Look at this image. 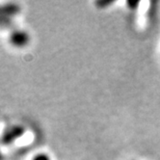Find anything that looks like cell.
<instances>
[{
	"instance_id": "1",
	"label": "cell",
	"mask_w": 160,
	"mask_h": 160,
	"mask_svg": "<svg viewBox=\"0 0 160 160\" xmlns=\"http://www.w3.org/2000/svg\"><path fill=\"white\" fill-rule=\"evenodd\" d=\"M20 12V7L17 3L0 4V28L8 29L13 26L14 18Z\"/></svg>"
},
{
	"instance_id": "2",
	"label": "cell",
	"mask_w": 160,
	"mask_h": 160,
	"mask_svg": "<svg viewBox=\"0 0 160 160\" xmlns=\"http://www.w3.org/2000/svg\"><path fill=\"white\" fill-rule=\"evenodd\" d=\"M25 133V128L19 124H13L9 125L6 128L0 137V142L5 146H9L14 144L17 140H18L20 137L23 136Z\"/></svg>"
},
{
	"instance_id": "3",
	"label": "cell",
	"mask_w": 160,
	"mask_h": 160,
	"mask_svg": "<svg viewBox=\"0 0 160 160\" xmlns=\"http://www.w3.org/2000/svg\"><path fill=\"white\" fill-rule=\"evenodd\" d=\"M9 42L11 45L17 48H25L30 42L29 33L22 29H14L9 35Z\"/></svg>"
},
{
	"instance_id": "4",
	"label": "cell",
	"mask_w": 160,
	"mask_h": 160,
	"mask_svg": "<svg viewBox=\"0 0 160 160\" xmlns=\"http://www.w3.org/2000/svg\"><path fill=\"white\" fill-rule=\"evenodd\" d=\"M31 160H51L50 157L45 153H37L35 156H33Z\"/></svg>"
},
{
	"instance_id": "5",
	"label": "cell",
	"mask_w": 160,
	"mask_h": 160,
	"mask_svg": "<svg viewBox=\"0 0 160 160\" xmlns=\"http://www.w3.org/2000/svg\"><path fill=\"white\" fill-rule=\"evenodd\" d=\"M112 3H113L112 1H98V2L96 3V5L98 7H99V8H105L107 5H110Z\"/></svg>"
},
{
	"instance_id": "6",
	"label": "cell",
	"mask_w": 160,
	"mask_h": 160,
	"mask_svg": "<svg viewBox=\"0 0 160 160\" xmlns=\"http://www.w3.org/2000/svg\"><path fill=\"white\" fill-rule=\"evenodd\" d=\"M139 5V2L138 1H128V6L130 8V9H136L137 6Z\"/></svg>"
},
{
	"instance_id": "7",
	"label": "cell",
	"mask_w": 160,
	"mask_h": 160,
	"mask_svg": "<svg viewBox=\"0 0 160 160\" xmlns=\"http://www.w3.org/2000/svg\"><path fill=\"white\" fill-rule=\"evenodd\" d=\"M3 159V155H2V152H0V160H2Z\"/></svg>"
}]
</instances>
